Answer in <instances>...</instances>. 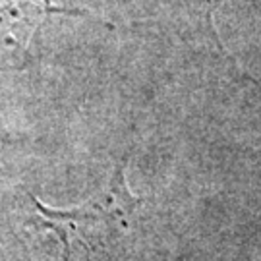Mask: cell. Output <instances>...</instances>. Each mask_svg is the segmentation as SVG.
I'll return each mask as SVG.
<instances>
[{
	"instance_id": "obj_1",
	"label": "cell",
	"mask_w": 261,
	"mask_h": 261,
	"mask_svg": "<svg viewBox=\"0 0 261 261\" xmlns=\"http://www.w3.org/2000/svg\"><path fill=\"white\" fill-rule=\"evenodd\" d=\"M124 168H126V159L116 167L111 182H109V188H107L103 196L82 207L50 209V207L43 205L39 199L33 197V203L37 207L39 217L43 219V224L53 228L64 244V261H68V257H70V232L77 224L103 221L109 226L111 224L122 226V224H126V219L136 211V207H140L141 199L132 196V192L128 190Z\"/></svg>"
}]
</instances>
